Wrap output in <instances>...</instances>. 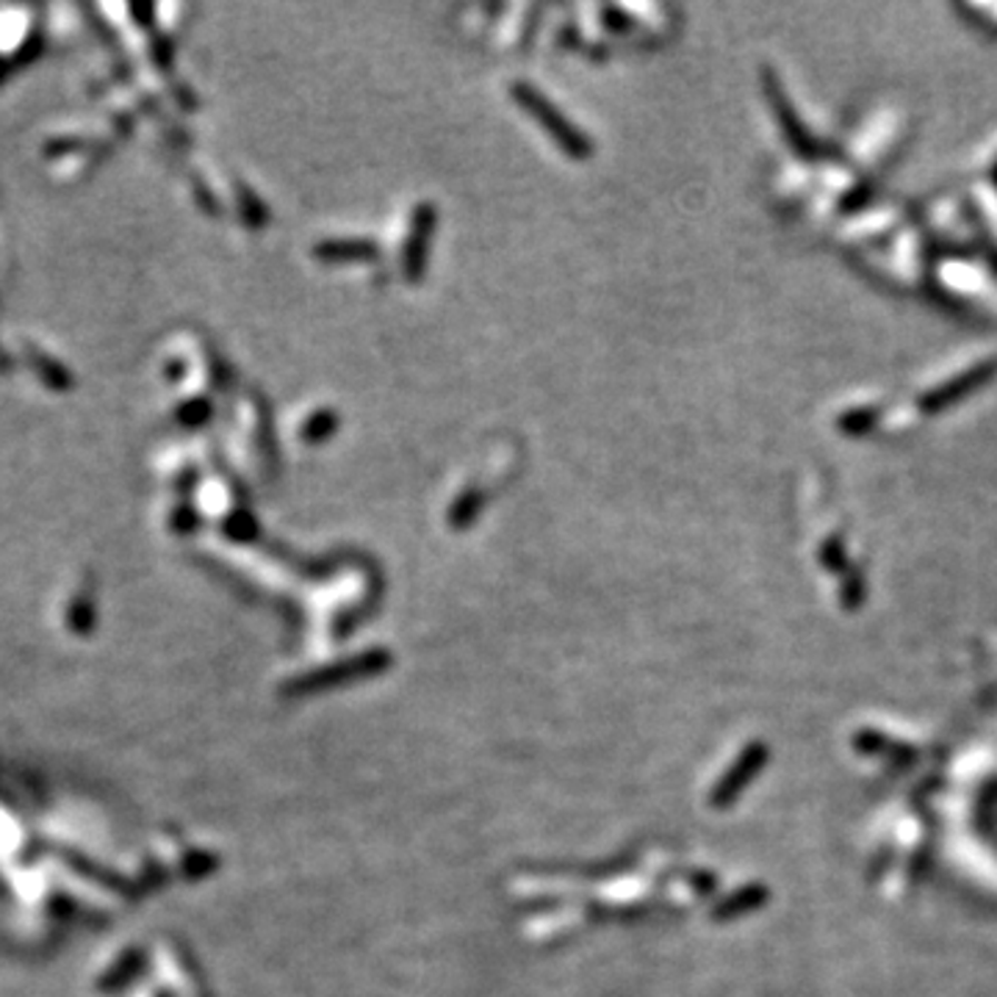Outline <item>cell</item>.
I'll use <instances>...</instances> for the list:
<instances>
[{
  "label": "cell",
  "mask_w": 997,
  "mask_h": 997,
  "mask_svg": "<svg viewBox=\"0 0 997 997\" xmlns=\"http://www.w3.org/2000/svg\"><path fill=\"white\" fill-rule=\"evenodd\" d=\"M336 430V413H316L308 424H305L303 435L308 441H322L325 435H330Z\"/></svg>",
  "instance_id": "obj_4"
},
{
  "label": "cell",
  "mask_w": 997,
  "mask_h": 997,
  "mask_svg": "<svg viewBox=\"0 0 997 997\" xmlns=\"http://www.w3.org/2000/svg\"><path fill=\"white\" fill-rule=\"evenodd\" d=\"M515 98H519V103L524 106V109L530 111V115L535 117V120L541 122L543 128H546L549 134L560 141V147H563L569 156L588 158V152H591V141H588L585 136L574 128V125L565 120V117L560 115V111L554 109V106L549 103V100L543 98L535 87L519 83V87H515Z\"/></svg>",
  "instance_id": "obj_1"
},
{
  "label": "cell",
  "mask_w": 997,
  "mask_h": 997,
  "mask_svg": "<svg viewBox=\"0 0 997 997\" xmlns=\"http://www.w3.org/2000/svg\"><path fill=\"white\" fill-rule=\"evenodd\" d=\"M477 507H480V496L477 494L461 496V502L455 504V515H452V521H455V524H466V521L474 519Z\"/></svg>",
  "instance_id": "obj_5"
},
{
  "label": "cell",
  "mask_w": 997,
  "mask_h": 997,
  "mask_svg": "<svg viewBox=\"0 0 997 997\" xmlns=\"http://www.w3.org/2000/svg\"><path fill=\"white\" fill-rule=\"evenodd\" d=\"M377 253V247L366 239H336V241H322L316 247V255L325 260H347V258H369Z\"/></svg>",
  "instance_id": "obj_3"
},
{
  "label": "cell",
  "mask_w": 997,
  "mask_h": 997,
  "mask_svg": "<svg viewBox=\"0 0 997 997\" xmlns=\"http://www.w3.org/2000/svg\"><path fill=\"white\" fill-rule=\"evenodd\" d=\"M435 225V211L430 206H418L413 214V228L411 239H407L405 249V269L407 277H418L424 272V258H427V241L433 234Z\"/></svg>",
  "instance_id": "obj_2"
}]
</instances>
